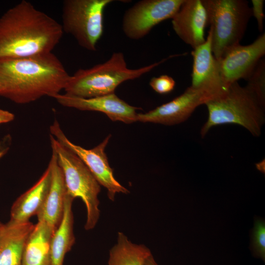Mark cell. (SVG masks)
<instances>
[{
	"label": "cell",
	"instance_id": "ba28073f",
	"mask_svg": "<svg viewBox=\"0 0 265 265\" xmlns=\"http://www.w3.org/2000/svg\"><path fill=\"white\" fill-rule=\"evenodd\" d=\"M50 134L65 147L77 155L90 170L100 186L107 190L108 198L113 201L117 193L128 194L129 190L115 179L110 166L105 149L111 135L96 147L86 149L72 142L62 131L57 121L50 127Z\"/></svg>",
	"mask_w": 265,
	"mask_h": 265
},
{
	"label": "cell",
	"instance_id": "3957f363",
	"mask_svg": "<svg viewBox=\"0 0 265 265\" xmlns=\"http://www.w3.org/2000/svg\"><path fill=\"white\" fill-rule=\"evenodd\" d=\"M205 105L208 117L200 131L202 137L214 126L229 124L240 125L253 136H260L265 122V106L247 87L234 82Z\"/></svg>",
	"mask_w": 265,
	"mask_h": 265
},
{
	"label": "cell",
	"instance_id": "83f0119b",
	"mask_svg": "<svg viewBox=\"0 0 265 265\" xmlns=\"http://www.w3.org/2000/svg\"><path fill=\"white\" fill-rule=\"evenodd\" d=\"M264 161L265 160H264V161L263 160L262 162L257 164V167L258 169L262 172L263 171V163H265Z\"/></svg>",
	"mask_w": 265,
	"mask_h": 265
},
{
	"label": "cell",
	"instance_id": "7c38bea8",
	"mask_svg": "<svg viewBox=\"0 0 265 265\" xmlns=\"http://www.w3.org/2000/svg\"><path fill=\"white\" fill-rule=\"evenodd\" d=\"M54 99L63 106L81 110L101 112L113 121L126 124L137 122L136 110L140 109L130 105L115 93L89 98L59 94Z\"/></svg>",
	"mask_w": 265,
	"mask_h": 265
},
{
	"label": "cell",
	"instance_id": "9c48e42d",
	"mask_svg": "<svg viewBox=\"0 0 265 265\" xmlns=\"http://www.w3.org/2000/svg\"><path fill=\"white\" fill-rule=\"evenodd\" d=\"M184 0H142L125 12L122 30L129 39L139 40L161 22L172 19Z\"/></svg>",
	"mask_w": 265,
	"mask_h": 265
},
{
	"label": "cell",
	"instance_id": "6da1fadb",
	"mask_svg": "<svg viewBox=\"0 0 265 265\" xmlns=\"http://www.w3.org/2000/svg\"><path fill=\"white\" fill-rule=\"evenodd\" d=\"M63 33L54 19L22 0L0 17V60L52 53Z\"/></svg>",
	"mask_w": 265,
	"mask_h": 265
},
{
	"label": "cell",
	"instance_id": "f1b7e54d",
	"mask_svg": "<svg viewBox=\"0 0 265 265\" xmlns=\"http://www.w3.org/2000/svg\"><path fill=\"white\" fill-rule=\"evenodd\" d=\"M4 224L0 222V234L3 229Z\"/></svg>",
	"mask_w": 265,
	"mask_h": 265
},
{
	"label": "cell",
	"instance_id": "e0dca14e",
	"mask_svg": "<svg viewBox=\"0 0 265 265\" xmlns=\"http://www.w3.org/2000/svg\"><path fill=\"white\" fill-rule=\"evenodd\" d=\"M34 225L29 221L4 224L0 234V265H22L25 244Z\"/></svg>",
	"mask_w": 265,
	"mask_h": 265
},
{
	"label": "cell",
	"instance_id": "9a60e30c",
	"mask_svg": "<svg viewBox=\"0 0 265 265\" xmlns=\"http://www.w3.org/2000/svg\"><path fill=\"white\" fill-rule=\"evenodd\" d=\"M48 165L51 172L50 186L44 204L37 216L38 221L45 222L55 231L62 220L67 192L62 171L53 151Z\"/></svg>",
	"mask_w": 265,
	"mask_h": 265
},
{
	"label": "cell",
	"instance_id": "7a4b0ae2",
	"mask_svg": "<svg viewBox=\"0 0 265 265\" xmlns=\"http://www.w3.org/2000/svg\"><path fill=\"white\" fill-rule=\"evenodd\" d=\"M70 75L53 53L0 60V96L19 104L43 96L54 98Z\"/></svg>",
	"mask_w": 265,
	"mask_h": 265
},
{
	"label": "cell",
	"instance_id": "d4e9b609",
	"mask_svg": "<svg viewBox=\"0 0 265 265\" xmlns=\"http://www.w3.org/2000/svg\"><path fill=\"white\" fill-rule=\"evenodd\" d=\"M11 142V136L9 134L3 136L0 140V160L10 149Z\"/></svg>",
	"mask_w": 265,
	"mask_h": 265
},
{
	"label": "cell",
	"instance_id": "44dd1931",
	"mask_svg": "<svg viewBox=\"0 0 265 265\" xmlns=\"http://www.w3.org/2000/svg\"><path fill=\"white\" fill-rule=\"evenodd\" d=\"M247 80L246 87L265 106V61L262 58Z\"/></svg>",
	"mask_w": 265,
	"mask_h": 265
},
{
	"label": "cell",
	"instance_id": "cb8c5ba5",
	"mask_svg": "<svg viewBox=\"0 0 265 265\" xmlns=\"http://www.w3.org/2000/svg\"><path fill=\"white\" fill-rule=\"evenodd\" d=\"M264 0H252L251 13L252 16L256 19L258 29L262 32L264 27L265 14L264 12Z\"/></svg>",
	"mask_w": 265,
	"mask_h": 265
},
{
	"label": "cell",
	"instance_id": "277c9868",
	"mask_svg": "<svg viewBox=\"0 0 265 265\" xmlns=\"http://www.w3.org/2000/svg\"><path fill=\"white\" fill-rule=\"evenodd\" d=\"M177 56L180 54L169 56L139 68L130 69L127 67L124 54L115 52L103 63L77 70L70 76L64 90L66 94L84 98L114 93L116 88L122 83L138 78Z\"/></svg>",
	"mask_w": 265,
	"mask_h": 265
},
{
	"label": "cell",
	"instance_id": "8992f818",
	"mask_svg": "<svg viewBox=\"0 0 265 265\" xmlns=\"http://www.w3.org/2000/svg\"><path fill=\"white\" fill-rule=\"evenodd\" d=\"M52 151L56 157L62 171L67 194L74 199L80 198L86 209L84 228L93 229L100 217L98 195L101 186L88 168L75 153L65 147L50 134Z\"/></svg>",
	"mask_w": 265,
	"mask_h": 265
},
{
	"label": "cell",
	"instance_id": "ac0fdd59",
	"mask_svg": "<svg viewBox=\"0 0 265 265\" xmlns=\"http://www.w3.org/2000/svg\"><path fill=\"white\" fill-rule=\"evenodd\" d=\"M54 232L43 221L34 224L25 244L22 265H52L51 246Z\"/></svg>",
	"mask_w": 265,
	"mask_h": 265
},
{
	"label": "cell",
	"instance_id": "52a82bcc",
	"mask_svg": "<svg viewBox=\"0 0 265 265\" xmlns=\"http://www.w3.org/2000/svg\"><path fill=\"white\" fill-rule=\"evenodd\" d=\"M112 0H65L62 5L63 32L71 35L83 48L96 50L103 33V14Z\"/></svg>",
	"mask_w": 265,
	"mask_h": 265
},
{
	"label": "cell",
	"instance_id": "4316f807",
	"mask_svg": "<svg viewBox=\"0 0 265 265\" xmlns=\"http://www.w3.org/2000/svg\"><path fill=\"white\" fill-rule=\"evenodd\" d=\"M145 265H158V264L156 263L152 255L147 259Z\"/></svg>",
	"mask_w": 265,
	"mask_h": 265
},
{
	"label": "cell",
	"instance_id": "8fae6325",
	"mask_svg": "<svg viewBox=\"0 0 265 265\" xmlns=\"http://www.w3.org/2000/svg\"><path fill=\"white\" fill-rule=\"evenodd\" d=\"M213 97L206 91L187 87L180 96L145 113H137L136 121L173 125L187 120L199 106Z\"/></svg>",
	"mask_w": 265,
	"mask_h": 265
},
{
	"label": "cell",
	"instance_id": "ffe728a7",
	"mask_svg": "<svg viewBox=\"0 0 265 265\" xmlns=\"http://www.w3.org/2000/svg\"><path fill=\"white\" fill-rule=\"evenodd\" d=\"M152 255L145 245L132 243L119 232L116 243L109 250L107 265H145Z\"/></svg>",
	"mask_w": 265,
	"mask_h": 265
},
{
	"label": "cell",
	"instance_id": "5bb4252c",
	"mask_svg": "<svg viewBox=\"0 0 265 265\" xmlns=\"http://www.w3.org/2000/svg\"><path fill=\"white\" fill-rule=\"evenodd\" d=\"M171 20L176 34L193 49L205 42L208 20L202 0H184Z\"/></svg>",
	"mask_w": 265,
	"mask_h": 265
},
{
	"label": "cell",
	"instance_id": "30bf717a",
	"mask_svg": "<svg viewBox=\"0 0 265 265\" xmlns=\"http://www.w3.org/2000/svg\"><path fill=\"white\" fill-rule=\"evenodd\" d=\"M265 54V34L252 43L234 45L218 60L222 80L226 87L240 79H247Z\"/></svg>",
	"mask_w": 265,
	"mask_h": 265
},
{
	"label": "cell",
	"instance_id": "7402d4cb",
	"mask_svg": "<svg viewBox=\"0 0 265 265\" xmlns=\"http://www.w3.org/2000/svg\"><path fill=\"white\" fill-rule=\"evenodd\" d=\"M251 250L254 256L265 261V224L263 219L255 220L252 233Z\"/></svg>",
	"mask_w": 265,
	"mask_h": 265
},
{
	"label": "cell",
	"instance_id": "603a6c76",
	"mask_svg": "<svg viewBox=\"0 0 265 265\" xmlns=\"http://www.w3.org/2000/svg\"><path fill=\"white\" fill-rule=\"evenodd\" d=\"M149 84L157 93L165 94L170 93L174 89L176 82L171 77L163 75L152 78Z\"/></svg>",
	"mask_w": 265,
	"mask_h": 265
},
{
	"label": "cell",
	"instance_id": "484cf974",
	"mask_svg": "<svg viewBox=\"0 0 265 265\" xmlns=\"http://www.w3.org/2000/svg\"><path fill=\"white\" fill-rule=\"evenodd\" d=\"M14 117V115L11 112L0 108V125L13 121Z\"/></svg>",
	"mask_w": 265,
	"mask_h": 265
},
{
	"label": "cell",
	"instance_id": "4fadbf2b",
	"mask_svg": "<svg viewBox=\"0 0 265 265\" xmlns=\"http://www.w3.org/2000/svg\"><path fill=\"white\" fill-rule=\"evenodd\" d=\"M190 86L203 90L214 98L228 88L221 77L218 60L212 52L211 34L208 32L205 42L193 50Z\"/></svg>",
	"mask_w": 265,
	"mask_h": 265
},
{
	"label": "cell",
	"instance_id": "d6986e66",
	"mask_svg": "<svg viewBox=\"0 0 265 265\" xmlns=\"http://www.w3.org/2000/svg\"><path fill=\"white\" fill-rule=\"evenodd\" d=\"M74 199L66 194L64 210L60 224L55 230L51 241L52 265H63L65 255L75 242L72 203Z\"/></svg>",
	"mask_w": 265,
	"mask_h": 265
},
{
	"label": "cell",
	"instance_id": "2e32d148",
	"mask_svg": "<svg viewBox=\"0 0 265 265\" xmlns=\"http://www.w3.org/2000/svg\"><path fill=\"white\" fill-rule=\"evenodd\" d=\"M51 179V169L48 165L38 181L13 203L10 209V221L25 222L38 214L47 196Z\"/></svg>",
	"mask_w": 265,
	"mask_h": 265
},
{
	"label": "cell",
	"instance_id": "5b68a950",
	"mask_svg": "<svg viewBox=\"0 0 265 265\" xmlns=\"http://www.w3.org/2000/svg\"><path fill=\"white\" fill-rule=\"evenodd\" d=\"M207 15L212 52L219 60L225 52L240 44L252 16L246 0H202Z\"/></svg>",
	"mask_w": 265,
	"mask_h": 265
}]
</instances>
